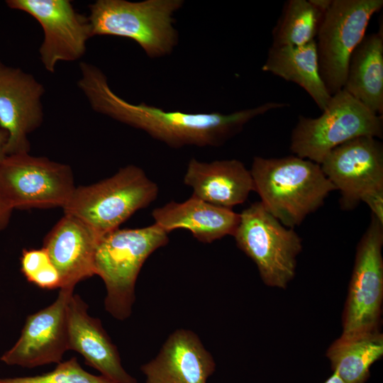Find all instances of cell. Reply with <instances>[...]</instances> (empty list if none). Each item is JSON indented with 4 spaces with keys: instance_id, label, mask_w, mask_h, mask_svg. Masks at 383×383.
<instances>
[{
    "instance_id": "1",
    "label": "cell",
    "mask_w": 383,
    "mask_h": 383,
    "mask_svg": "<svg viewBox=\"0 0 383 383\" xmlns=\"http://www.w3.org/2000/svg\"><path fill=\"white\" fill-rule=\"evenodd\" d=\"M79 68L78 86L94 111L143 130L173 148L185 145L221 146L240 133L252 119L289 106L270 101L229 114L166 111L144 103L133 104L121 98L112 91L106 75L95 65L83 62Z\"/></svg>"
},
{
    "instance_id": "2",
    "label": "cell",
    "mask_w": 383,
    "mask_h": 383,
    "mask_svg": "<svg viewBox=\"0 0 383 383\" xmlns=\"http://www.w3.org/2000/svg\"><path fill=\"white\" fill-rule=\"evenodd\" d=\"M250 173L255 192L265 208L282 225L293 229L336 190L319 164L296 155L254 157Z\"/></svg>"
},
{
    "instance_id": "3",
    "label": "cell",
    "mask_w": 383,
    "mask_h": 383,
    "mask_svg": "<svg viewBox=\"0 0 383 383\" xmlns=\"http://www.w3.org/2000/svg\"><path fill=\"white\" fill-rule=\"evenodd\" d=\"M168 242V233L155 223L140 228H118L99 238L94 274L104 282L105 309L113 318L123 321L131 316L136 279L144 262Z\"/></svg>"
},
{
    "instance_id": "4",
    "label": "cell",
    "mask_w": 383,
    "mask_h": 383,
    "mask_svg": "<svg viewBox=\"0 0 383 383\" xmlns=\"http://www.w3.org/2000/svg\"><path fill=\"white\" fill-rule=\"evenodd\" d=\"M158 192L157 184L141 168L128 165L97 183L76 187L63 209L101 237L148 206Z\"/></svg>"
},
{
    "instance_id": "5",
    "label": "cell",
    "mask_w": 383,
    "mask_h": 383,
    "mask_svg": "<svg viewBox=\"0 0 383 383\" xmlns=\"http://www.w3.org/2000/svg\"><path fill=\"white\" fill-rule=\"evenodd\" d=\"M182 0H98L87 17L91 37L113 35L137 43L151 58L169 55L177 44L173 14Z\"/></svg>"
},
{
    "instance_id": "6",
    "label": "cell",
    "mask_w": 383,
    "mask_h": 383,
    "mask_svg": "<svg viewBox=\"0 0 383 383\" xmlns=\"http://www.w3.org/2000/svg\"><path fill=\"white\" fill-rule=\"evenodd\" d=\"M383 118L345 90L332 95L317 118L299 116L291 134L290 150L301 158L321 164L333 148L362 136L382 138Z\"/></svg>"
},
{
    "instance_id": "7",
    "label": "cell",
    "mask_w": 383,
    "mask_h": 383,
    "mask_svg": "<svg viewBox=\"0 0 383 383\" xmlns=\"http://www.w3.org/2000/svg\"><path fill=\"white\" fill-rule=\"evenodd\" d=\"M238 248L256 265L263 282L285 289L296 274L302 242L293 228L282 225L256 201L240 213L233 235Z\"/></svg>"
},
{
    "instance_id": "8",
    "label": "cell",
    "mask_w": 383,
    "mask_h": 383,
    "mask_svg": "<svg viewBox=\"0 0 383 383\" xmlns=\"http://www.w3.org/2000/svg\"><path fill=\"white\" fill-rule=\"evenodd\" d=\"M382 0H333L315 40L320 74L332 96L343 89L350 56Z\"/></svg>"
},
{
    "instance_id": "9",
    "label": "cell",
    "mask_w": 383,
    "mask_h": 383,
    "mask_svg": "<svg viewBox=\"0 0 383 383\" xmlns=\"http://www.w3.org/2000/svg\"><path fill=\"white\" fill-rule=\"evenodd\" d=\"M75 188L70 167L46 157L18 153L0 164V192L13 209L63 208Z\"/></svg>"
},
{
    "instance_id": "10",
    "label": "cell",
    "mask_w": 383,
    "mask_h": 383,
    "mask_svg": "<svg viewBox=\"0 0 383 383\" xmlns=\"http://www.w3.org/2000/svg\"><path fill=\"white\" fill-rule=\"evenodd\" d=\"M340 194L345 210L361 201L369 207L383 201V145L377 138H356L331 150L320 164Z\"/></svg>"
},
{
    "instance_id": "11",
    "label": "cell",
    "mask_w": 383,
    "mask_h": 383,
    "mask_svg": "<svg viewBox=\"0 0 383 383\" xmlns=\"http://www.w3.org/2000/svg\"><path fill=\"white\" fill-rule=\"evenodd\" d=\"M383 223L371 214L358 243L343 314L342 335L379 329L383 299Z\"/></svg>"
},
{
    "instance_id": "12",
    "label": "cell",
    "mask_w": 383,
    "mask_h": 383,
    "mask_svg": "<svg viewBox=\"0 0 383 383\" xmlns=\"http://www.w3.org/2000/svg\"><path fill=\"white\" fill-rule=\"evenodd\" d=\"M7 6L33 17L44 34L39 49L45 70L53 73L59 62L80 59L91 37L88 18L77 13L68 0H8Z\"/></svg>"
},
{
    "instance_id": "13",
    "label": "cell",
    "mask_w": 383,
    "mask_h": 383,
    "mask_svg": "<svg viewBox=\"0 0 383 383\" xmlns=\"http://www.w3.org/2000/svg\"><path fill=\"white\" fill-rule=\"evenodd\" d=\"M72 288H61L55 301L25 321L21 336L1 360L9 365L34 368L62 362L68 349L66 306Z\"/></svg>"
},
{
    "instance_id": "14",
    "label": "cell",
    "mask_w": 383,
    "mask_h": 383,
    "mask_svg": "<svg viewBox=\"0 0 383 383\" xmlns=\"http://www.w3.org/2000/svg\"><path fill=\"white\" fill-rule=\"evenodd\" d=\"M41 83L0 62V128L7 134L6 155L28 152V135L43 122Z\"/></svg>"
},
{
    "instance_id": "15",
    "label": "cell",
    "mask_w": 383,
    "mask_h": 383,
    "mask_svg": "<svg viewBox=\"0 0 383 383\" xmlns=\"http://www.w3.org/2000/svg\"><path fill=\"white\" fill-rule=\"evenodd\" d=\"M88 305L72 294L66 306L68 349L79 353L87 365L115 383H138L121 365L117 347L101 321L91 316Z\"/></svg>"
},
{
    "instance_id": "16",
    "label": "cell",
    "mask_w": 383,
    "mask_h": 383,
    "mask_svg": "<svg viewBox=\"0 0 383 383\" xmlns=\"http://www.w3.org/2000/svg\"><path fill=\"white\" fill-rule=\"evenodd\" d=\"M215 369L199 336L182 328L171 333L157 355L140 367L145 383H206Z\"/></svg>"
},
{
    "instance_id": "17",
    "label": "cell",
    "mask_w": 383,
    "mask_h": 383,
    "mask_svg": "<svg viewBox=\"0 0 383 383\" xmlns=\"http://www.w3.org/2000/svg\"><path fill=\"white\" fill-rule=\"evenodd\" d=\"M100 238L82 221L68 214L48 233L43 248L60 274L61 288L74 289L82 280L95 275L94 254Z\"/></svg>"
},
{
    "instance_id": "18",
    "label": "cell",
    "mask_w": 383,
    "mask_h": 383,
    "mask_svg": "<svg viewBox=\"0 0 383 383\" xmlns=\"http://www.w3.org/2000/svg\"><path fill=\"white\" fill-rule=\"evenodd\" d=\"M184 183L192 189L193 196L227 209L244 203L255 191L250 170L234 159L206 162L192 158Z\"/></svg>"
},
{
    "instance_id": "19",
    "label": "cell",
    "mask_w": 383,
    "mask_h": 383,
    "mask_svg": "<svg viewBox=\"0 0 383 383\" xmlns=\"http://www.w3.org/2000/svg\"><path fill=\"white\" fill-rule=\"evenodd\" d=\"M152 216L155 223L167 233L184 228L204 243L233 235L240 221V213L231 209L211 204L193 195L184 201H170L155 209Z\"/></svg>"
},
{
    "instance_id": "20",
    "label": "cell",
    "mask_w": 383,
    "mask_h": 383,
    "mask_svg": "<svg viewBox=\"0 0 383 383\" xmlns=\"http://www.w3.org/2000/svg\"><path fill=\"white\" fill-rule=\"evenodd\" d=\"M343 90L372 112L383 113V33L365 35L353 52Z\"/></svg>"
},
{
    "instance_id": "21",
    "label": "cell",
    "mask_w": 383,
    "mask_h": 383,
    "mask_svg": "<svg viewBox=\"0 0 383 383\" xmlns=\"http://www.w3.org/2000/svg\"><path fill=\"white\" fill-rule=\"evenodd\" d=\"M262 70L298 84L322 111L331 101L320 74L315 41L297 47L271 46Z\"/></svg>"
},
{
    "instance_id": "22",
    "label": "cell",
    "mask_w": 383,
    "mask_h": 383,
    "mask_svg": "<svg viewBox=\"0 0 383 383\" xmlns=\"http://www.w3.org/2000/svg\"><path fill=\"white\" fill-rule=\"evenodd\" d=\"M382 355L383 335L379 329L341 335L326 352L332 370L345 383H365L371 365Z\"/></svg>"
},
{
    "instance_id": "23",
    "label": "cell",
    "mask_w": 383,
    "mask_h": 383,
    "mask_svg": "<svg viewBox=\"0 0 383 383\" xmlns=\"http://www.w3.org/2000/svg\"><path fill=\"white\" fill-rule=\"evenodd\" d=\"M325 13L309 0H289L272 31V46L297 47L315 41Z\"/></svg>"
},
{
    "instance_id": "24",
    "label": "cell",
    "mask_w": 383,
    "mask_h": 383,
    "mask_svg": "<svg viewBox=\"0 0 383 383\" xmlns=\"http://www.w3.org/2000/svg\"><path fill=\"white\" fill-rule=\"evenodd\" d=\"M0 383H115L84 370L77 358L61 362L51 372L34 376L0 378Z\"/></svg>"
},
{
    "instance_id": "25",
    "label": "cell",
    "mask_w": 383,
    "mask_h": 383,
    "mask_svg": "<svg viewBox=\"0 0 383 383\" xmlns=\"http://www.w3.org/2000/svg\"><path fill=\"white\" fill-rule=\"evenodd\" d=\"M51 263L46 250L40 249L23 250L21 257V270L29 282L33 276Z\"/></svg>"
},
{
    "instance_id": "26",
    "label": "cell",
    "mask_w": 383,
    "mask_h": 383,
    "mask_svg": "<svg viewBox=\"0 0 383 383\" xmlns=\"http://www.w3.org/2000/svg\"><path fill=\"white\" fill-rule=\"evenodd\" d=\"M13 210L0 192V231L8 226Z\"/></svg>"
},
{
    "instance_id": "27",
    "label": "cell",
    "mask_w": 383,
    "mask_h": 383,
    "mask_svg": "<svg viewBox=\"0 0 383 383\" xmlns=\"http://www.w3.org/2000/svg\"><path fill=\"white\" fill-rule=\"evenodd\" d=\"M7 142V134L6 133L0 128V164L6 157V145Z\"/></svg>"
},
{
    "instance_id": "28",
    "label": "cell",
    "mask_w": 383,
    "mask_h": 383,
    "mask_svg": "<svg viewBox=\"0 0 383 383\" xmlns=\"http://www.w3.org/2000/svg\"><path fill=\"white\" fill-rule=\"evenodd\" d=\"M310 2L323 13L329 9L333 0H309Z\"/></svg>"
},
{
    "instance_id": "29",
    "label": "cell",
    "mask_w": 383,
    "mask_h": 383,
    "mask_svg": "<svg viewBox=\"0 0 383 383\" xmlns=\"http://www.w3.org/2000/svg\"><path fill=\"white\" fill-rule=\"evenodd\" d=\"M324 383H345L335 372Z\"/></svg>"
}]
</instances>
